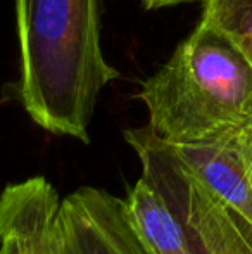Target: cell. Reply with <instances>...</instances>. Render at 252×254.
Segmentation results:
<instances>
[{"label": "cell", "mask_w": 252, "mask_h": 254, "mask_svg": "<svg viewBox=\"0 0 252 254\" xmlns=\"http://www.w3.org/2000/svg\"><path fill=\"white\" fill-rule=\"evenodd\" d=\"M19 95L44 130L88 144L105 85L119 73L101 44V0H16Z\"/></svg>", "instance_id": "1"}, {"label": "cell", "mask_w": 252, "mask_h": 254, "mask_svg": "<svg viewBox=\"0 0 252 254\" xmlns=\"http://www.w3.org/2000/svg\"><path fill=\"white\" fill-rule=\"evenodd\" d=\"M125 140L199 254H252V171L246 131L212 144L173 145L149 127Z\"/></svg>", "instance_id": "2"}, {"label": "cell", "mask_w": 252, "mask_h": 254, "mask_svg": "<svg viewBox=\"0 0 252 254\" xmlns=\"http://www.w3.org/2000/svg\"><path fill=\"white\" fill-rule=\"evenodd\" d=\"M138 99L147 107V127L168 144H212L252 127V66L201 21L142 83Z\"/></svg>", "instance_id": "3"}, {"label": "cell", "mask_w": 252, "mask_h": 254, "mask_svg": "<svg viewBox=\"0 0 252 254\" xmlns=\"http://www.w3.org/2000/svg\"><path fill=\"white\" fill-rule=\"evenodd\" d=\"M55 254H149L131 227L125 199L81 187L62 199Z\"/></svg>", "instance_id": "4"}, {"label": "cell", "mask_w": 252, "mask_h": 254, "mask_svg": "<svg viewBox=\"0 0 252 254\" xmlns=\"http://www.w3.org/2000/svg\"><path fill=\"white\" fill-rule=\"evenodd\" d=\"M61 202L45 177L7 185L0 194V254H55Z\"/></svg>", "instance_id": "5"}, {"label": "cell", "mask_w": 252, "mask_h": 254, "mask_svg": "<svg viewBox=\"0 0 252 254\" xmlns=\"http://www.w3.org/2000/svg\"><path fill=\"white\" fill-rule=\"evenodd\" d=\"M131 227L149 254H199L154 189L138 178L125 199Z\"/></svg>", "instance_id": "6"}, {"label": "cell", "mask_w": 252, "mask_h": 254, "mask_svg": "<svg viewBox=\"0 0 252 254\" xmlns=\"http://www.w3.org/2000/svg\"><path fill=\"white\" fill-rule=\"evenodd\" d=\"M201 21L225 35L252 66V0H204Z\"/></svg>", "instance_id": "7"}, {"label": "cell", "mask_w": 252, "mask_h": 254, "mask_svg": "<svg viewBox=\"0 0 252 254\" xmlns=\"http://www.w3.org/2000/svg\"><path fill=\"white\" fill-rule=\"evenodd\" d=\"M140 2L147 10H155V9H162V7L176 5V3L192 2V0H140Z\"/></svg>", "instance_id": "8"}, {"label": "cell", "mask_w": 252, "mask_h": 254, "mask_svg": "<svg viewBox=\"0 0 252 254\" xmlns=\"http://www.w3.org/2000/svg\"><path fill=\"white\" fill-rule=\"evenodd\" d=\"M246 144H247V154H249V163L252 171V127L246 130Z\"/></svg>", "instance_id": "9"}, {"label": "cell", "mask_w": 252, "mask_h": 254, "mask_svg": "<svg viewBox=\"0 0 252 254\" xmlns=\"http://www.w3.org/2000/svg\"><path fill=\"white\" fill-rule=\"evenodd\" d=\"M195 251H197V249H195ZM197 253H199V251H197Z\"/></svg>", "instance_id": "10"}]
</instances>
